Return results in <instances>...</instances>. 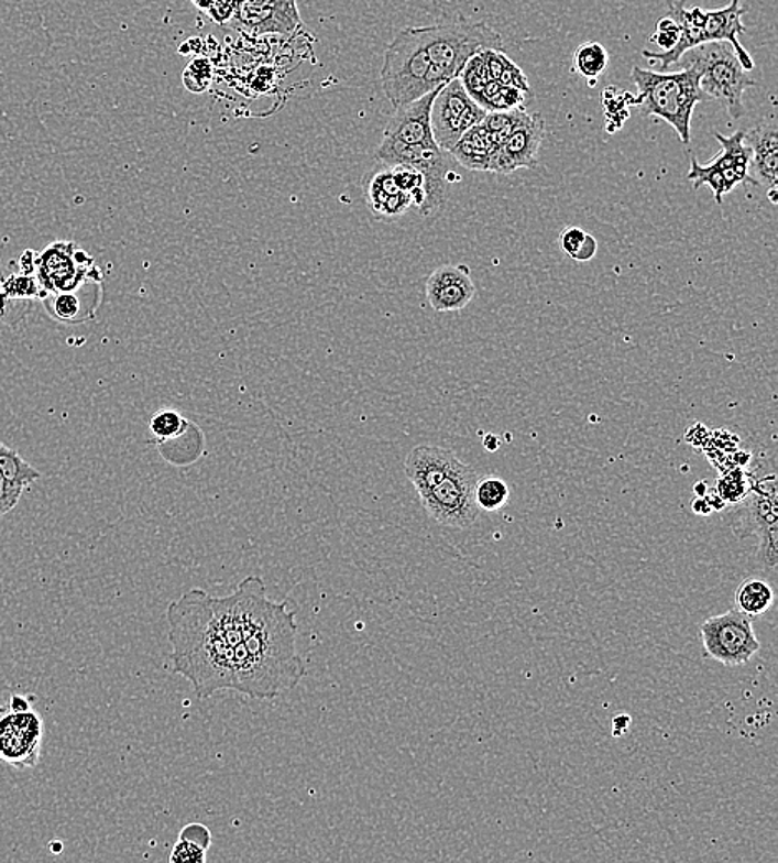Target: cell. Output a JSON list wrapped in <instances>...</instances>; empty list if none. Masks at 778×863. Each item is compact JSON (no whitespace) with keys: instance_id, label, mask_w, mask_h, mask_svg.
I'll return each instance as SVG.
<instances>
[{"instance_id":"ba28073f","label":"cell","mask_w":778,"mask_h":863,"mask_svg":"<svg viewBox=\"0 0 778 863\" xmlns=\"http://www.w3.org/2000/svg\"><path fill=\"white\" fill-rule=\"evenodd\" d=\"M486 113L485 108L467 94L462 80L453 78L438 90L431 103L430 125L435 143L450 153L470 129L482 123Z\"/></svg>"},{"instance_id":"603a6c76","label":"cell","mask_w":778,"mask_h":863,"mask_svg":"<svg viewBox=\"0 0 778 863\" xmlns=\"http://www.w3.org/2000/svg\"><path fill=\"white\" fill-rule=\"evenodd\" d=\"M498 146L500 143L492 132L483 125H476L457 142V145L450 150V155L472 172L495 173Z\"/></svg>"},{"instance_id":"6da1fadb","label":"cell","mask_w":778,"mask_h":863,"mask_svg":"<svg viewBox=\"0 0 778 863\" xmlns=\"http://www.w3.org/2000/svg\"><path fill=\"white\" fill-rule=\"evenodd\" d=\"M165 620L173 673L191 682L198 699L234 691L274 701L306 678L296 611L270 600L263 578H244L228 597L193 588L168 604Z\"/></svg>"},{"instance_id":"836d02e7","label":"cell","mask_w":778,"mask_h":863,"mask_svg":"<svg viewBox=\"0 0 778 863\" xmlns=\"http://www.w3.org/2000/svg\"><path fill=\"white\" fill-rule=\"evenodd\" d=\"M459 78L462 80L467 94H469L473 100H479L483 88H485L486 84L490 81L489 68H486V62L485 58H483L482 52L467 62L465 68H463Z\"/></svg>"},{"instance_id":"277c9868","label":"cell","mask_w":778,"mask_h":863,"mask_svg":"<svg viewBox=\"0 0 778 863\" xmlns=\"http://www.w3.org/2000/svg\"><path fill=\"white\" fill-rule=\"evenodd\" d=\"M676 65L694 68L702 91L708 98L722 101L732 119L741 120L745 116L744 91L757 84L742 67L731 44L709 42L698 45L686 52Z\"/></svg>"},{"instance_id":"4fadbf2b","label":"cell","mask_w":778,"mask_h":863,"mask_svg":"<svg viewBox=\"0 0 778 863\" xmlns=\"http://www.w3.org/2000/svg\"><path fill=\"white\" fill-rule=\"evenodd\" d=\"M44 721L34 709L12 711L0 708V761L15 769L35 767L41 757Z\"/></svg>"},{"instance_id":"83f0119b","label":"cell","mask_w":778,"mask_h":863,"mask_svg":"<svg viewBox=\"0 0 778 863\" xmlns=\"http://www.w3.org/2000/svg\"><path fill=\"white\" fill-rule=\"evenodd\" d=\"M77 291H65V293H52L44 297L45 309L61 323L75 324L87 320V316L81 313V301L77 296Z\"/></svg>"},{"instance_id":"cb8c5ba5","label":"cell","mask_w":778,"mask_h":863,"mask_svg":"<svg viewBox=\"0 0 778 863\" xmlns=\"http://www.w3.org/2000/svg\"><path fill=\"white\" fill-rule=\"evenodd\" d=\"M774 601V588L764 578H747L738 585L737 591H735V610L747 614L752 620L767 613Z\"/></svg>"},{"instance_id":"52a82bcc","label":"cell","mask_w":778,"mask_h":863,"mask_svg":"<svg viewBox=\"0 0 778 863\" xmlns=\"http://www.w3.org/2000/svg\"><path fill=\"white\" fill-rule=\"evenodd\" d=\"M476 480L479 473L467 463H460L456 472L450 473L434 489L418 495L425 512L435 522L449 528H470L480 515L473 495Z\"/></svg>"},{"instance_id":"e575fe53","label":"cell","mask_w":778,"mask_h":863,"mask_svg":"<svg viewBox=\"0 0 778 863\" xmlns=\"http://www.w3.org/2000/svg\"><path fill=\"white\" fill-rule=\"evenodd\" d=\"M4 277V274L0 271V324H9V326H12V324L24 319L31 301L9 299V297L6 296L4 287H2Z\"/></svg>"},{"instance_id":"ffe728a7","label":"cell","mask_w":778,"mask_h":863,"mask_svg":"<svg viewBox=\"0 0 778 863\" xmlns=\"http://www.w3.org/2000/svg\"><path fill=\"white\" fill-rule=\"evenodd\" d=\"M365 201L372 215L381 220H397L414 206L410 196L395 185L392 168L385 163L375 166L364 182Z\"/></svg>"},{"instance_id":"d4e9b609","label":"cell","mask_w":778,"mask_h":863,"mask_svg":"<svg viewBox=\"0 0 778 863\" xmlns=\"http://www.w3.org/2000/svg\"><path fill=\"white\" fill-rule=\"evenodd\" d=\"M476 103L486 112H508L525 105V91L512 87H503L498 81L490 80L483 88Z\"/></svg>"},{"instance_id":"5b68a950","label":"cell","mask_w":778,"mask_h":863,"mask_svg":"<svg viewBox=\"0 0 778 863\" xmlns=\"http://www.w3.org/2000/svg\"><path fill=\"white\" fill-rule=\"evenodd\" d=\"M430 55L424 28L402 29L388 45L381 70L382 88L395 108L430 94Z\"/></svg>"},{"instance_id":"8992f818","label":"cell","mask_w":778,"mask_h":863,"mask_svg":"<svg viewBox=\"0 0 778 863\" xmlns=\"http://www.w3.org/2000/svg\"><path fill=\"white\" fill-rule=\"evenodd\" d=\"M375 159L385 165L412 166L424 175L425 201L420 206L421 215H434L443 206L450 166L447 152L437 143L404 145L394 140L382 139Z\"/></svg>"},{"instance_id":"7402d4cb","label":"cell","mask_w":778,"mask_h":863,"mask_svg":"<svg viewBox=\"0 0 778 863\" xmlns=\"http://www.w3.org/2000/svg\"><path fill=\"white\" fill-rule=\"evenodd\" d=\"M745 9L741 8V0H731V4L717 11L705 12L704 31L709 42H727L737 55L738 62L745 70L754 68L748 52L738 42V34H744L745 28L742 24V15Z\"/></svg>"},{"instance_id":"f35d334b","label":"cell","mask_w":778,"mask_h":863,"mask_svg":"<svg viewBox=\"0 0 778 863\" xmlns=\"http://www.w3.org/2000/svg\"><path fill=\"white\" fill-rule=\"evenodd\" d=\"M24 490L25 489H22V487L9 482V480L0 473V518L15 509Z\"/></svg>"},{"instance_id":"b9f144b4","label":"cell","mask_w":778,"mask_h":863,"mask_svg":"<svg viewBox=\"0 0 778 863\" xmlns=\"http://www.w3.org/2000/svg\"><path fill=\"white\" fill-rule=\"evenodd\" d=\"M178 839L189 840V842L196 843V845L206 850H209L212 843L211 830L202 826V823H188V826L183 827Z\"/></svg>"},{"instance_id":"484cf974","label":"cell","mask_w":778,"mask_h":863,"mask_svg":"<svg viewBox=\"0 0 778 863\" xmlns=\"http://www.w3.org/2000/svg\"><path fill=\"white\" fill-rule=\"evenodd\" d=\"M473 495L480 512H498L508 503L509 487L496 476L479 477Z\"/></svg>"},{"instance_id":"74e56055","label":"cell","mask_w":778,"mask_h":863,"mask_svg":"<svg viewBox=\"0 0 778 863\" xmlns=\"http://www.w3.org/2000/svg\"><path fill=\"white\" fill-rule=\"evenodd\" d=\"M206 860H208V850L185 839H178V842L173 846L172 853H169V862L172 863H205Z\"/></svg>"},{"instance_id":"ac0fdd59","label":"cell","mask_w":778,"mask_h":863,"mask_svg":"<svg viewBox=\"0 0 778 863\" xmlns=\"http://www.w3.org/2000/svg\"><path fill=\"white\" fill-rule=\"evenodd\" d=\"M440 88L410 101V103L395 108L394 116L385 127L384 139L394 140V142L404 143V145L434 143L430 110L435 95Z\"/></svg>"},{"instance_id":"ee69618b","label":"cell","mask_w":778,"mask_h":863,"mask_svg":"<svg viewBox=\"0 0 778 863\" xmlns=\"http://www.w3.org/2000/svg\"><path fill=\"white\" fill-rule=\"evenodd\" d=\"M191 4L201 12H208L215 4V0H191Z\"/></svg>"},{"instance_id":"9c48e42d","label":"cell","mask_w":778,"mask_h":863,"mask_svg":"<svg viewBox=\"0 0 778 863\" xmlns=\"http://www.w3.org/2000/svg\"><path fill=\"white\" fill-rule=\"evenodd\" d=\"M701 637L705 653L725 666L747 665L760 649L752 618L735 608L705 620Z\"/></svg>"},{"instance_id":"9a60e30c","label":"cell","mask_w":778,"mask_h":863,"mask_svg":"<svg viewBox=\"0 0 778 863\" xmlns=\"http://www.w3.org/2000/svg\"><path fill=\"white\" fill-rule=\"evenodd\" d=\"M545 136V122L539 116H529L522 125L516 127L496 152L495 173L509 175L519 168H536L538 152Z\"/></svg>"},{"instance_id":"f546056e","label":"cell","mask_w":778,"mask_h":863,"mask_svg":"<svg viewBox=\"0 0 778 863\" xmlns=\"http://www.w3.org/2000/svg\"><path fill=\"white\" fill-rule=\"evenodd\" d=\"M2 287L6 296L14 301H42L47 296L35 274L21 273L6 276Z\"/></svg>"},{"instance_id":"4dcf8cb0","label":"cell","mask_w":778,"mask_h":863,"mask_svg":"<svg viewBox=\"0 0 778 863\" xmlns=\"http://www.w3.org/2000/svg\"><path fill=\"white\" fill-rule=\"evenodd\" d=\"M528 119L529 113L525 112V108H515L508 112H489L480 125L485 127L489 132L493 133L496 142L502 143L516 127L522 125Z\"/></svg>"},{"instance_id":"5bb4252c","label":"cell","mask_w":778,"mask_h":863,"mask_svg":"<svg viewBox=\"0 0 778 863\" xmlns=\"http://www.w3.org/2000/svg\"><path fill=\"white\" fill-rule=\"evenodd\" d=\"M299 25L296 0H244L227 28L251 35H291Z\"/></svg>"},{"instance_id":"30bf717a","label":"cell","mask_w":778,"mask_h":863,"mask_svg":"<svg viewBox=\"0 0 778 863\" xmlns=\"http://www.w3.org/2000/svg\"><path fill=\"white\" fill-rule=\"evenodd\" d=\"M714 135L721 143V153L709 165H701L692 156L688 179L694 183V189L708 185L714 192L715 203L722 205L724 195L747 182L752 150L745 143V132H735L731 136L715 132Z\"/></svg>"},{"instance_id":"7bdbcfd3","label":"cell","mask_w":778,"mask_h":863,"mask_svg":"<svg viewBox=\"0 0 778 863\" xmlns=\"http://www.w3.org/2000/svg\"><path fill=\"white\" fill-rule=\"evenodd\" d=\"M598 253V241L596 238L591 237L588 234L587 240H584L583 247L580 248L578 251L577 256H574V261H580V263H588V261L593 260Z\"/></svg>"},{"instance_id":"8fae6325","label":"cell","mask_w":778,"mask_h":863,"mask_svg":"<svg viewBox=\"0 0 778 863\" xmlns=\"http://www.w3.org/2000/svg\"><path fill=\"white\" fill-rule=\"evenodd\" d=\"M34 274L45 294L78 291L88 281L100 283L101 280L94 260L72 241H57L41 256L35 254Z\"/></svg>"},{"instance_id":"e0dca14e","label":"cell","mask_w":778,"mask_h":863,"mask_svg":"<svg viewBox=\"0 0 778 863\" xmlns=\"http://www.w3.org/2000/svg\"><path fill=\"white\" fill-rule=\"evenodd\" d=\"M745 143L750 146L748 179L768 189L770 201L777 203L778 132L775 122H764L745 132Z\"/></svg>"},{"instance_id":"4316f807","label":"cell","mask_w":778,"mask_h":863,"mask_svg":"<svg viewBox=\"0 0 778 863\" xmlns=\"http://www.w3.org/2000/svg\"><path fill=\"white\" fill-rule=\"evenodd\" d=\"M0 473L14 483V485L28 489L31 483L41 479V472L34 469L31 463L25 462L21 456L11 447L0 443Z\"/></svg>"},{"instance_id":"ab89813d","label":"cell","mask_w":778,"mask_h":863,"mask_svg":"<svg viewBox=\"0 0 778 863\" xmlns=\"http://www.w3.org/2000/svg\"><path fill=\"white\" fill-rule=\"evenodd\" d=\"M498 84L503 85V87L516 88V90L525 91V94H528L529 91L526 75L523 74L522 68H519L518 65L513 64L512 61L506 62L505 68H503L502 75H500Z\"/></svg>"},{"instance_id":"3957f363","label":"cell","mask_w":778,"mask_h":863,"mask_svg":"<svg viewBox=\"0 0 778 863\" xmlns=\"http://www.w3.org/2000/svg\"><path fill=\"white\" fill-rule=\"evenodd\" d=\"M425 29L428 55H430V70L427 75L428 90L449 84L453 78H459L465 68L467 62L486 48L502 51V35L496 34L492 28L476 22H450V24L430 25Z\"/></svg>"},{"instance_id":"d590c367","label":"cell","mask_w":778,"mask_h":863,"mask_svg":"<svg viewBox=\"0 0 778 863\" xmlns=\"http://www.w3.org/2000/svg\"><path fill=\"white\" fill-rule=\"evenodd\" d=\"M212 77V67L208 61H202V58H198V61L191 62L186 68L185 75V87L191 91H202L208 88L209 81H211Z\"/></svg>"},{"instance_id":"d6a6232c","label":"cell","mask_w":778,"mask_h":863,"mask_svg":"<svg viewBox=\"0 0 778 863\" xmlns=\"http://www.w3.org/2000/svg\"><path fill=\"white\" fill-rule=\"evenodd\" d=\"M394 175L395 185L401 192L410 196L414 206L420 209L425 201L424 175L418 170L408 165H388Z\"/></svg>"},{"instance_id":"8d00e7d4","label":"cell","mask_w":778,"mask_h":863,"mask_svg":"<svg viewBox=\"0 0 778 863\" xmlns=\"http://www.w3.org/2000/svg\"><path fill=\"white\" fill-rule=\"evenodd\" d=\"M679 37H681V28H679L678 22L675 19L667 18L660 19L657 22L656 34L650 37V41L654 44L659 45L664 52L671 51L676 44L679 42Z\"/></svg>"},{"instance_id":"2e32d148","label":"cell","mask_w":778,"mask_h":863,"mask_svg":"<svg viewBox=\"0 0 778 863\" xmlns=\"http://www.w3.org/2000/svg\"><path fill=\"white\" fill-rule=\"evenodd\" d=\"M427 301L437 313L465 309L475 297V284L469 267L445 264L428 276Z\"/></svg>"},{"instance_id":"60d3db41","label":"cell","mask_w":778,"mask_h":863,"mask_svg":"<svg viewBox=\"0 0 778 863\" xmlns=\"http://www.w3.org/2000/svg\"><path fill=\"white\" fill-rule=\"evenodd\" d=\"M587 237H588L587 231L581 230V228L578 227L565 228V230L561 231V237H560L561 250H563L565 253H567L568 256L571 258V260H574V256H577L578 251H580V248L583 247Z\"/></svg>"},{"instance_id":"1f68e13d","label":"cell","mask_w":778,"mask_h":863,"mask_svg":"<svg viewBox=\"0 0 778 863\" xmlns=\"http://www.w3.org/2000/svg\"><path fill=\"white\" fill-rule=\"evenodd\" d=\"M188 425V420L179 412L163 408L153 415L150 420V430L156 439L172 440L183 436V432H186Z\"/></svg>"},{"instance_id":"d6986e66","label":"cell","mask_w":778,"mask_h":863,"mask_svg":"<svg viewBox=\"0 0 778 863\" xmlns=\"http://www.w3.org/2000/svg\"><path fill=\"white\" fill-rule=\"evenodd\" d=\"M460 460L450 450L435 446H417L405 459V476L418 495L434 489L459 469Z\"/></svg>"},{"instance_id":"f1b7e54d","label":"cell","mask_w":778,"mask_h":863,"mask_svg":"<svg viewBox=\"0 0 778 863\" xmlns=\"http://www.w3.org/2000/svg\"><path fill=\"white\" fill-rule=\"evenodd\" d=\"M610 57H607L606 48L598 42H587L577 48L574 54V68L581 77L588 80H596L601 74L607 68Z\"/></svg>"},{"instance_id":"44dd1931","label":"cell","mask_w":778,"mask_h":863,"mask_svg":"<svg viewBox=\"0 0 778 863\" xmlns=\"http://www.w3.org/2000/svg\"><path fill=\"white\" fill-rule=\"evenodd\" d=\"M669 18L675 19L679 28H681V37H679L678 44L671 51L662 52V54H659V52H643V57L657 62L662 72L667 70L671 65L678 64L679 58L686 52L691 51V48L709 44L708 35H705L704 31L705 11H702L701 8L686 9L684 2H675L671 6Z\"/></svg>"},{"instance_id":"7a4b0ae2","label":"cell","mask_w":778,"mask_h":863,"mask_svg":"<svg viewBox=\"0 0 778 863\" xmlns=\"http://www.w3.org/2000/svg\"><path fill=\"white\" fill-rule=\"evenodd\" d=\"M636 84L637 97L633 103L646 116L659 117L678 133L684 145L691 143V120L695 105L709 100L699 84L694 68H681L672 74L634 67L631 72Z\"/></svg>"},{"instance_id":"7c38bea8","label":"cell","mask_w":778,"mask_h":863,"mask_svg":"<svg viewBox=\"0 0 778 863\" xmlns=\"http://www.w3.org/2000/svg\"><path fill=\"white\" fill-rule=\"evenodd\" d=\"M735 535L738 538L758 533L760 548L758 560L768 570L777 567V480L775 476L767 477L760 483V489L748 496L744 509L734 520Z\"/></svg>"}]
</instances>
